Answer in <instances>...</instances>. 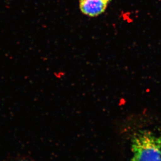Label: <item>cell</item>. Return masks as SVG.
<instances>
[{
	"mask_svg": "<svg viewBox=\"0 0 161 161\" xmlns=\"http://www.w3.org/2000/svg\"><path fill=\"white\" fill-rule=\"evenodd\" d=\"M8 161H39L35 160L34 158H31V157H26V156H18V157H14L11 158Z\"/></svg>",
	"mask_w": 161,
	"mask_h": 161,
	"instance_id": "cell-3",
	"label": "cell"
},
{
	"mask_svg": "<svg viewBox=\"0 0 161 161\" xmlns=\"http://www.w3.org/2000/svg\"><path fill=\"white\" fill-rule=\"evenodd\" d=\"M112 0H80L79 6L81 12L89 17L100 15L106 11Z\"/></svg>",
	"mask_w": 161,
	"mask_h": 161,
	"instance_id": "cell-2",
	"label": "cell"
},
{
	"mask_svg": "<svg viewBox=\"0 0 161 161\" xmlns=\"http://www.w3.org/2000/svg\"><path fill=\"white\" fill-rule=\"evenodd\" d=\"M131 161H161V135L140 130L132 136Z\"/></svg>",
	"mask_w": 161,
	"mask_h": 161,
	"instance_id": "cell-1",
	"label": "cell"
}]
</instances>
